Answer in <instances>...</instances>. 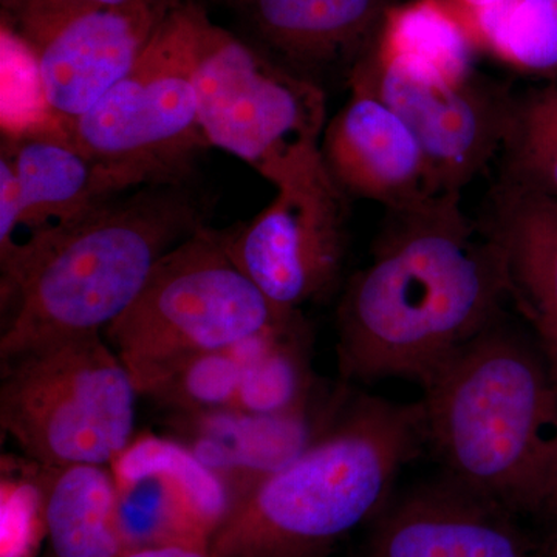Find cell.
Segmentation results:
<instances>
[{"label": "cell", "instance_id": "6da1fadb", "mask_svg": "<svg viewBox=\"0 0 557 557\" xmlns=\"http://www.w3.org/2000/svg\"><path fill=\"white\" fill-rule=\"evenodd\" d=\"M461 194L387 211L369 265L338 307L344 383L408 379L421 387L508 302L500 252L465 214Z\"/></svg>", "mask_w": 557, "mask_h": 557}, {"label": "cell", "instance_id": "7a4b0ae2", "mask_svg": "<svg viewBox=\"0 0 557 557\" xmlns=\"http://www.w3.org/2000/svg\"><path fill=\"white\" fill-rule=\"evenodd\" d=\"M207 211L189 182L161 183L22 242L0 267V358L47 341L104 335L159 260L207 225Z\"/></svg>", "mask_w": 557, "mask_h": 557}, {"label": "cell", "instance_id": "3957f363", "mask_svg": "<svg viewBox=\"0 0 557 557\" xmlns=\"http://www.w3.org/2000/svg\"><path fill=\"white\" fill-rule=\"evenodd\" d=\"M421 399L446 478L516 515H547L557 487V379L497 319L435 373Z\"/></svg>", "mask_w": 557, "mask_h": 557}, {"label": "cell", "instance_id": "277c9868", "mask_svg": "<svg viewBox=\"0 0 557 557\" xmlns=\"http://www.w3.org/2000/svg\"><path fill=\"white\" fill-rule=\"evenodd\" d=\"M428 445L423 403L348 395L292 463L234 505L209 557H330L376 518L398 472Z\"/></svg>", "mask_w": 557, "mask_h": 557}, {"label": "cell", "instance_id": "5b68a950", "mask_svg": "<svg viewBox=\"0 0 557 557\" xmlns=\"http://www.w3.org/2000/svg\"><path fill=\"white\" fill-rule=\"evenodd\" d=\"M228 230L201 226L168 251L104 338L146 394L186 359L236 346L300 311H282L237 265Z\"/></svg>", "mask_w": 557, "mask_h": 557}, {"label": "cell", "instance_id": "8992f818", "mask_svg": "<svg viewBox=\"0 0 557 557\" xmlns=\"http://www.w3.org/2000/svg\"><path fill=\"white\" fill-rule=\"evenodd\" d=\"M209 20L180 2L161 22L137 65L67 126L120 193L185 183L209 146L200 126L196 69Z\"/></svg>", "mask_w": 557, "mask_h": 557}, {"label": "cell", "instance_id": "52a82bcc", "mask_svg": "<svg viewBox=\"0 0 557 557\" xmlns=\"http://www.w3.org/2000/svg\"><path fill=\"white\" fill-rule=\"evenodd\" d=\"M139 397L104 335L0 358V426L32 463L110 467L134 440Z\"/></svg>", "mask_w": 557, "mask_h": 557}, {"label": "cell", "instance_id": "ba28073f", "mask_svg": "<svg viewBox=\"0 0 557 557\" xmlns=\"http://www.w3.org/2000/svg\"><path fill=\"white\" fill-rule=\"evenodd\" d=\"M196 90L209 146L245 161L276 189L322 166L327 124L322 87L211 21L201 40Z\"/></svg>", "mask_w": 557, "mask_h": 557}, {"label": "cell", "instance_id": "9c48e42d", "mask_svg": "<svg viewBox=\"0 0 557 557\" xmlns=\"http://www.w3.org/2000/svg\"><path fill=\"white\" fill-rule=\"evenodd\" d=\"M347 83L375 95L408 124L426 157L435 194H461L500 152L515 91L480 72L453 79L370 46Z\"/></svg>", "mask_w": 557, "mask_h": 557}, {"label": "cell", "instance_id": "30bf717a", "mask_svg": "<svg viewBox=\"0 0 557 557\" xmlns=\"http://www.w3.org/2000/svg\"><path fill=\"white\" fill-rule=\"evenodd\" d=\"M348 199L324 163L277 188L269 207L233 226L231 252L282 311L329 296L346 263Z\"/></svg>", "mask_w": 557, "mask_h": 557}, {"label": "cell", "instance_id": "8fae6325", "mask_svg": "<svg viewBox=\"0 0 557 557\" xmlns=\"http://www.w3.org/2000/svg\"><path fill=\"white\" fill-rule=\"evenodd\" d=\"M127 552L168 547L208 552L231 511L225 485L171 437H134L110 465Z\"/></svg>", "mask_w": 557, "mask_h": 557}, {"label": "cell", "instance_id": "7c38bea8", "mask_svg": "<svg viewBox=\"0 0 557 557\" xmlns=\"http://www.w3.org/2000/svg\"><path fill=\"white\" fill-rule=\"evenodd\" d=\"M178 0H127L70 21L38 51L40 87L51 115L67 129L124 76L148 49Z\"/></svg>", "mask_w": 557, "mask_h": 557}, {"label": "cell", "instance_id": "4fadbf2b", "mask_svg": "<svg viewBox=\"0 0 557 557\" xmlns=\"http://www.w3.org/2000/svg\"><path fill=\"white\" fill-rule=\"evenodd\" d=\"M519 515L446 478L383 509L366 557H539Z\"/></svg>", "mask_w": 557, "mask_h": 557}, {"label": "cell", "instance_id": "5bb4252c", "mask_svg": "<svg viewBox=\"0 0 557 557\" xmlns=\"http://www.w3.org/2000/svg\"><path fill=\"white\" fill-rule=\"evenodd\" d=\"M350 392L335 388L309 408L282 416L236 409L170 412L166 426L225 485L231 509L292 463L332 423Z\"/></svg>", "mask_w": 557, "mask_h": 557}, {"label": "cell", "instance_id": "9a60e30c", "mask_svg": "<svg viewBox=\"0 0 557 557\" xmlns=\"http://www.w3.org/2000/svg\"><path fill=\"white\" fill-rule=\"evenodd\" d=\"M321 157L348 200L375 201L395 211L437 196L416 135L369 91L350 89L346 104L325 124Z\"/></svg>", "mask_w": 557, "mask_h": 557}, {"label": "cell", "instance_id": "2e32d148", "mask_svg": "<svg viewBox=\"0 0 557 557\" xmlns=\"http://www.w3.org/2000/svg\"><path fill=\"white\" fill-rule=\"evenodd\" d=\"M479 228L500 252L508 300L557 379V199L497 183Z\"/></svg>", "mask_w": 557, "mask_h": 557}, {"label": "cell", "instance_id": "e0dca14e", "mask_svg": "<svg viewBox=\"0 0 557 557\" xmlns=\"http://www.w3.org/2000/svg\"><path fill=\"white\" fill-rule=\"evenodd\" d=\"M5 139L2 157L20 183L21 228L30 230V236L69 225L123 194L62 124L32 127Z\"/></svg>", "mask_w": 557, "mask_h": 557}, {"label": "cell", "instance_id": "ac0fdd59", "mask_svg": "<svg viewBox=\"0 0 557 557\" xmlns=\"http://www.w3.org/2000/svg\"><path fill=\"white\" fill-rule=\"evenodd\" d=\"M262 39L311 78L313 70L347 65V76L383 27L392 0H237ZM314 81V79H313Z\"/></svg>", "mask_w": 557, "mask_h": 557}, {"label": "cell", "instance_id": "d6986e66", "mask_svg": "<svg viewBox=\"0 0 557 557\" xmlns=\"http://www.w3.org/2000/svg\"><path fill=\"white\" fill-rule=\"evenodd\" d=\"M36 467L35 485L50 557H120L127 553L112 468L90 463Z\"/></svg>", "mask_w": 557, "mask_h": 557}, {"label": "cell", "instance_id": "ffe728a7", "mask_svg": "<svg viewBox=\"0 0 557 557\" xmlns=\"http://www.w3.org/2000/svg\"><path fill=\"white\" fill-rule=\"evenodd\" d=\"M372 46L423 62L453 79L478 73V38L467 14L449 0L392 5Z\"/></svg>", "mask_w": 557, "mask_h": 557}, {"label": "cell", "instance_id": "44dd1931", "mask_svg": "<svg viewBox=\"0 0 557 557\" xmlns=\"http://www.w3.org/2000/svg\"><path fill=\"white\" fill-rule=\"evenodd\" d=\"M467 16L480 50L519 75L557 83V0H504Z\"/></svg>", "mask_w": 557, "mask_h": 557}, {"label": "cell", "instance_id": "7402d4cb", "mask_svg": "<svg viewBox=\"0 0 557 557\" xmlns=\"http://www.w3.org/2000/svg\"><path fill=\"white\" fill-rule=\"evenodd\" d=\"M498 185L557 199V83L515 94Z\"/></svg>", "mask_w": 557, "mask_h": 557}, {"label": "cell", "instance_id": "603a6c76", "mask_svg": "<svg viewBox=\"0 0 557 557\" xmlns=\"http://www.w3.org/2000/svg\"><path fill=\"white\" fill-rule=\"evenodd\" d=\"M127 0H21L16 13L21 36L38 51L70 21L89 11L116 7Z\"/></svg>", "mask_w": 557, "mask_h": 557}, {"label": "cell", "instance_id": "cb8c5ba5", "mask_svg": "<svg viewBox=\"0 0 557 557\" xmlns=\"http://www.w3.org/2000/svg\"><path fill=\"white\" fill-rule=\"evenodd\" d=\"M22 203L20 183L5 157H0V265L16 251V233L21 230Z\"/></svg>", "mask_w": 557, "mask_h": 557}, {"label": "cell", "instance_id": "d4e9b609", "mask_svg": "<svg viewBox=\"0 0 557 557\" xmlns=\"http://www.w3.org/2000/svg\"><path fill=\"white\" fill-rule=\"evenodd\" d=\"M120 557H209L208 552L199 548L180 547V545H168V547H152L134 549L124 553Z\"/></svg>", "mask_w": 557, "mask_h": 557}, {"label": "cell", "instance_id": "484cf974", "mask_svg": "<svg viewBox=\"0 0 557 557\" xmlns=\"http://www.w3.org/2000/svg\"><path fill=\"white\" fill-rule=\"evenodd\" d=\"M539 557H557V523H549L547 534L541 537Z\"/></svg>", "mask_w": 557, "mask_h": 557}, {"label": "cell", "instance_id": "4316f807", "mask_svg": "<svg viewBox=\"0 0 557 557\" xmlns=\"http://www.w3.org/2000/svg\"><path fill=\"white\" fill-rule=\"evenodd\" d=\"M449 2L457 5L463 13L472 14L491 9V7H496L498 3L504 2V0H449Z\"/></svg>", "mask_w": 557, "mask_h": 557}, {"label": "cell", "instance_id": "83f0119b", "mask_svg": "<svg viewBox=\"0 0 557 557\" xmlns=\"http://www.w3.org/2000/svg\"><path fill=\"white\" fill-rule=\"evenodd\" d=\"M545 518L549 520V523H557V487L555 491V496L552 498V504H549V507L547 509V515H545Z\"/></svg>", "mask_w": 557, "mask_h": 557}, {"label": "cell", "instance_id": "f1b7e54d", "mask_svg": "<svg viewBox=\"0 0 557 557\" xmlns=\"http://www.w3.org/2000/svg\"><path fill=\"white\" fill-rule=\"evenodd\" d=\"M11 9L16 10L17 5H20L21 0H7Z\"/></svg>", "mask_w": 557, "mask_h": 557}, {"label": "cell", "instance_id": "f546056e", "mask_svg": "<svg viewBox=\"0 0 557 557\" xmlns=\"http://www.w3.org/2000/svg\"><path fill=\"white\" fill-rule=\"evenodd\" d=\"M234 2H237V0H234Z\"/></svg>", "mask_w": 557, "mask_h": 557}]
</instances>
